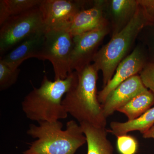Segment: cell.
<instances>
[{
	"mask_svg": "<svg viewBox=\"0 0 154 154\" xmlns=\"http://www.w3.org/2000/svg\"><path fill=\"white\" fill-rule=\"evenodd\" d=\"M98 72L93 64L76 72V80L65 94L62 104L68 114L79 123L86 122L97 127L106 128L107 118L97 93Z\"/></svg>",
	"mask_w": 154,
	"mask_h": 154,
	"instance_id": "6da1fadb",
	"label": "cell"
},
{
	"mask_svg": "<svg viewBox=\"0 0 154 154\" xmlns=\"http://www.w3.org/2000/svg\"><path fill=\"white\" fill-rule=\"evenodd\" d=\"M77 77L73 71L63 80L52 82L45 75L38 88L26 95L22 102L26 117L37 122H54L67 117L68 113L62 104V98L72 88Z\"/></svg>",
	"mask_w": 154,
	"mask_h": 154,
	"instance_id": "7a4b0ae2",
	"label": "cell"
},
{
	"mask_svg": "<svg viewBox=\"0 0 154 154\" xmlns=\"http://www.w3.org/2000/svg\"><path fill=\"white\" fill-rule=\"evenodd\" d=\"M30 125L27 133L36 139L23 154H75L87 143L80 124L75 120L67 122L65 129L59 120L39 122Z\"/></svg>",
	"mask_w": 154,
	"mask_h": 154,
	"instance_id": "3957f363",
	"label": "cell"
},
{
	"mask_svg": "<svg viewBox=\"0 0 154 154\" xmlns=\"http://www.w3.org/2000/svg\"><path fill=\"white\" fill-rule=\"evenodd\" d=\"M151 23H154L139 5L129 24L112 36L110 41L96 52L93 64L98 71L102 72L103 87L112 79L119 64L128 55L141 30Z\"/></svg>",
	"mask_w": 154,
	"mask_h": 154,
	"instance_id": "277c9868",
	"label": "cell"
},
{
	"mask_svg": "<svg viewBox=\"0 0 154 154\" xmlns=\"http://www.w3.org/2000/svg\"><path fill=\"white\" fill-rule=\"evenodd\" d=\"M73 37L65 29L46 30L39 60H49L53 68L54 80H63L72 72L70 57Z\"/></svg>",
	"mask_w": 154,
	"mask_h": 154,
	"instance_id": "5b68a950",
	"label": "cell"
},
{
	"mask_svg": "<svg viewBox=\"0 0 154 154\" xmlns=\"http://www.w3.org/2000/svg\"><path fill=\"white\" fill-rule=\"evenodd\" d=\"M1 26V54L33 34L43 30L46 31L38 7L11 17Z\"/></svg>",
	"mask_w": 154,
	"mask_h": 154,
	"instance_id": "8992f818",
	"label": "cell"
},
{
	"mask_svg": "<svg viewBox=\"0 0 154 154\" xmlns=\"http://www.w3.org/2000/svg\"><path fill=\"white\" fill-rule=\"evenodd\" d=\"M88 1L42 0L38 8L45 30L66 29L79 12L85 9Z\"/></svg>",
	"mask_w": 154,
	"mask_h": 154,
	"instance_id": "52a82bcc",
	"label": "cell"
},
{
	"mask_svg": "<svg viewBox=\"0 0 154 154\" xmlns=\"http://www.w3.org/2000/svg\"><path fill=\"white\" fill-rule=\"evenodd\" d=\"M110 32V26L108 25L74 36L70 57V67L72 71H81L91 64L98 47Z\"/></svg>",
	"mask_w": 154,
	"mask_h": 154,
	"instance_id": "ba28073f",
	"label": "cell"
},
{
	"mask_svg": "<svg viewBox=\"0 0 154 154\" xmlns=\"http://www.w3.org/2000/svg\"><path fill=\"white\" fill-rule=\"evenodd\" d=\"M148 62L146 48L139 42L119 64L110 82L98 93L99 102L103 104L112 91L128 79L139 74Z\"/></svg>",
	"mask_w": 154,
	"mask_h": 154,
	"instance_id": "9c48e42d",
	"label": "cell"
},
{
	"mask_svg": "<svg viewBox=\"0 0 154 154\" xmlns=\"http://www.w3.org/2000/svg\"><path fill=\"white\" fill-rule=\"evenodd\" d=\"M137 0H103V11L113 36L132 20L138 8Z\"/></svg>",
	"mask_w": 154,
	"mask_h": 154,
	"instance_id": "30bf717a",
	"label": "cell"
},
{
	"mask_svg": "<svg viewBox=\"0 0 154 154\" xmlns=\"http://www.w3.org/2000/svg\"><path fill=\"white\" fill-rule=\"evenodd\" d=\"M139 75L131 77L112 91L102 104L107 118L138 94L147 90Z\"/></svg>",
	"mask_w": 154,
	"mask_h": 154,
	"instance_id": "8fae6325",
	"label": "cell"
},
{
	"mask_svg": "<svg viewBox=\"0 0 154 154\" xmlns=\"http://www.w3.org/2000/svg\"><path fill=\"white\" fill-rule=\"evenodd\" d=\"M103 3V0L93 1L92 7L79 12L66 30L74 36L109 25L105 18Z\"/></svg>",
	"mask_w": 154,
	"mask_h": 154,
	"instance_id": "7c38bea8",
	"label": "cell"
},
{
	"mask_svg": "<svg viewBox=\"0 0 154 154\" xmlns=\"http://www.w3.org/2000/svg\"><path fill=\"white\" fill-rule=\"evenodd\" d=\"M45 30L28 37L5 56L2 60L12 68L17 69L30 58L39 60L45 38Z\"/></svg>",
	"mask_w": 154,
	"mask_h": 154,
	"instance_id": "4fadbf2b",
	"label": "cell"
},
{
	"mask_svg": "<svg viewBox=\"0 0 154 154\" xmlns=\"http://www.w3.org/2000/svg\"><path fill=\"white\" fill-rule=\"evenodd\" d=\"M85 135L87 154H113V146L107 139L106 128L97 127L86 122L79 123Z\"/></svg>",
	"mask_w": 154,
	"mask_h": 154,
	"instance_id": "5bb4252c",
	"label": "cell"
},
{
	"mask_svg": "<svg viewBox=\"0 0 154 154\" xmlns=\"http://www.w3.org/2000/svg\"><path fill=\"white\" fill-rule=\"evenodd\" d=\"M154 125V107L134 120H128L125 122H112L110 124V129L107 131L116 137L135 131L143 134Z\"/></svg>",
	"mask_w": 154,
	"mask_h": 154,
	"instance_id": "9a60e30c",
	"label": "cell"
},
{
	"mask_svg": "<svg viewBox=\"0 0 154 154\" xmlns=\"http://www.w3.org/2000/svg\"><path fill=\"white\" fill-rule=\"evenodd\" d=\"M154 105V94L147 90L133 98L117 111L124 114L128 120L136 119Z\"/></svg>",
	"mask_w": 154,
	"mask_h": 154,
	"instance_id": "2e32d148",
	"label": "cell"
},
{
	"mask_svg": "<svg viewBox=\"0 0 154 154\" xmlns=\"http://www.w3.org/2000/svg\"><path fill=\"white\" fill-rule=\"evenodd\" d=\"M42 0H1L0 25L9 18L39 6Z\"/></svg>",
	"mask_w": 154,
	"mask_h": 154,
	"instance_id": "e0dca14e",
	"label": "cell"
},
{
	"mask_svg": "<svg viewBox=\"0 0 154 154\" xmlns=\"http://www.w3.org/2000/svg\"><path fill=\"white\" fill-rule=\"evenodd\" d=\"M20 70L14 69L1 59L0 60V91L8 89L17 82Z\"/></svg>",
	"mask_w": 154,
	"mask_h": 154,
	"instance_id": "ac0fdd59",
	"label": "cell"
},
{
	"mask_svg": "<svg viewBox=\"0 0 154 154\" xmlns=\"http://www.w3.org/2000/svg\"><path fill=\"white\" fill-rule=\"evenodd\" d=\"M137 39L146 48L149 62L154 63V23L145 27L140 33Z\"/></svg>",
	"mask_w": 154,
	"mask_h": 154,
	"instance_id": "d6986e66",
	"label": "cell"
},
{
	"mask_svg": "<svg viewBox=\"0 0 154 154\" xmlns=\"http://www.w3.org/2000/svg\"><path fill=\"white\" fill-rule=\"evenodd\" d=\"M116 147L120 154H136L138 143L135 138L127 134L117 137Z\"/></svg>",
	"mask_w": 154,
	"mask_h": 154,
	"instance_id": "ffe728a7",
	"label": "cell"
},
{
	"mask_svg": "<svg viewBox=\"0 0 154 154\" xmlns=\"http://www.w3.org/2000/svg\"><path fill=\"white\" fill-rule=\"evenodd\" d=\"M139 75L144 85L154 94V63H148Z\"/></svg>",
	"mask_w": 154,
	"mask_h": 154,
	"instance_id": "44dd1931",
	"label": "cell"
},
{
	"mask_svg": "<svg viewBox=\"0 0 154 154\" xmlns=\"http://www.w3.org/2000/svg\"><path fill=\"white\" fill-rule=\"evenodd\" d=\"M137 2L154 23V0H137Z\"/></svg>",
	"mask_w": 154,
	"mask_h": 154,
	"instance_id": "7402d4cb",
	"label": "cell"
},
{
	"mask_svg": "<svg viewBox=\"0 0 154 154\" xmlns=\"http://www.w3.org/2000/svg\"><path fill=\"white\" fill-rule=\"evenodd\" d=\"M143 137L144 138H152L154 139V125L143 134Z\"/></svg>",
	"mask_w": 154,
	"mask_h": 154,
	"instance_id": "603a6c76",
	"label": "cell"
}]
</instances>
